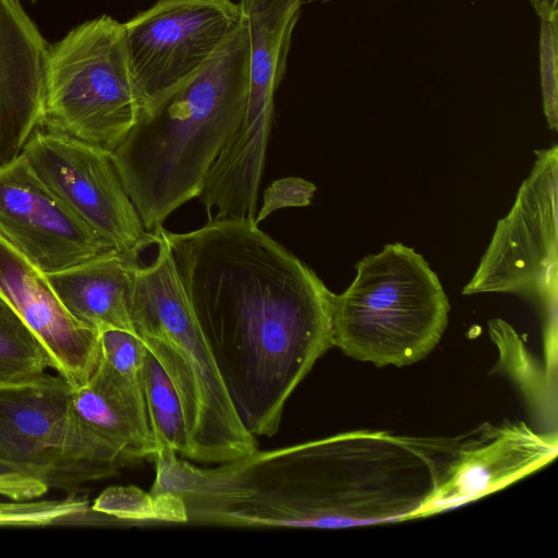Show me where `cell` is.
<instances>
[{
    "mask_svg": "<svg viewBox=\"0 0 558 558\" xmlns=\"http://www.w3.org/2000/svg\"><path fill=\"white\" fill-rule=\"evenodd\" d=\"M167 236L241 422L274 436L289 397L333 347L335 293L253 219H210Z\"/></svg>",
    "mask_w": 558,
    "mask_h": 558,
    "instance_id": "obj_1",
    "label": "cell"
},
{
    "mask_svg": "<svg viewBox=\"0 0 558 558\" xmlns=\"http://www.w3.org/2000/svg\"><path fill=\"white\" fill-rule=\"evenodd\" d=\"M244 24L192 80L150 110L112 151L146 231L202 192L205 177L239 126L248 97Z\"/></svg>",
    "mask_w": 558,
    "mask_h": 558,
    "instance_id": "obj_2",
    "label": "cell"
},
{
    "mask_svg": "<svg viewBox=\"0 0 558 558\" xmlns=\"http://www.w3.org/2000/svg\"><path fill=\"white\" fill-rule=\"evenodd\" d=\"M129 315L135 333L172 381L184 414L186 459L205 464L258 449L222 381L179 276L167 230L147 231L131 251Z\"/></svg>",
    "mask_w": 558,
    "mask_h": 558,
    "instance_id": "obj_3",
    "label": "cell"
},
{
    "mask_svg": "<svg viewBox=\"0 0 558 558\" xmlns=\"http://www.w3.org/2000/svg\"><path fill=\"white\" fill-rule=\"evenodd\" d=\"M351 284L332 301V344L376 366H407L439 342L448 296L428 262L402 243L386 244L355 265Z\"/></svg>",
    "mask_w": 558,
    "mask_h": 558,
    "instance_id": "obj_4",
    "label": "cell"
},
{
    "mask_svg": "<svg viewBox=\"0 0 558 558\" xmlns=\"http://www.w3.org/2000/svg\"><path fill=\"white\" fill-rule=\"evenodd\" d=\"M141 111L122 23L101 15L48 44L40 129L112 153Z\"/></svg>",
    "mask_w": 558,
    "mask_h": 558,
    "instance_id": "obj_5",
    "label": "cell"
},
{
    "mask_svg": "<svg viewBox=\"0 0 558 558\" xmlns=\"http://www.w3.org/2000/svg\"><path fill=\"white\" fill-rule=\"evenodd\" d=\"M71 391L61 375L47 373L0 387V465L70 490L133 464L78 420Z\"/></svg>",
    "mask_w": 558,
    "mask_h": 558,
    "instance_id": "obj_6",
    "label": "cell"
},
{
    "mask_svg": "<svg viewBox=\"0 0 558 558\" xmlns=\"http://www.w3.org/2000/svg\"><path fill=\"white\" fill-rule=\"evenodd\" d=\"M536 159L515 201L499 219L490 243L462 294L511 293L537 303L549 337L556 336L558 292V146Z\"/></svg>",
    "mask_w": 558,
    "mask_h": 558,
    "instance_id": "obj_7",
    "label": "cell"
},
{
    "mask_svg": "<svg viewBox=\"0 0 558 558\" xmlns=\"http://www.w3.org/2000/svg\"><path fill=\"white\" fill-rule=\"evenodd\" d=\"M243 24L241 5L231 0H159L123 23L142 111L198 74Z\"/></svg>",
    "mask_w": 558,
    "mask_h": 558,
    "instance_id": "obj_8",
    "label": "cell"
},
{
    "mask_svg": "<svg viewBox=\"0 0 558 558\" xmlns=\"http://www.w3.org/2000/svg\"><path fill=\"white\" fill-rule=\"evenodd\" d=\"M303 0H241L247 29L248 97L242 120L211 172L227 186L256 190L262 180L274 117L275 93L283 78L293 29Z\"/></svg>",
    "mask_w": 558,
    "mask_h": 558,
    "instance_id": "obj_9",
    "label": "cell"
},
{
    "mask_svg": "<svg viewBox=\"0 0 558 558\" xmlns=\"http://www.w3.org/2000/svg\"><path fill=\"white\" fill-rule=\"evenodd\" d=\"M22 154L40 181L117 251L126 252L145 236L112 153L38 129Z\"/></svg>",
    "mask_w": 558,
    "mask_h": 558,
    "instance_id": "obj_10",
    "label": "cell"
},
{
    "mask_svg": "<svg viewBox=\"0 0 558 558\" xmlns=\"http://www.w3.org/2000/svg\"><path fill=\"white\" fill-rule=\"evenodd\" d=\"M0 235L46 274L117 251L40 181L23 154L0 166Z\"/></svg>",
    "mask_w": 558,
    "mask_h": 558,
    "instance_id": "obj_11",
    "label": "cell"
},
{
    "mask_svg": "<svg viewBox=\"0 0 558 558\" xmlns=\"http://www.w3.org/2000/svg\"><path fill=\"white\" fill-rule=\"evenodd\" d=\"M0 298L36 335L53 369L72 388L84 385L100 361L99 331L75 319L48 276L0 235Z\"/></svg>",
    "mask_w": 558,
    "mask_h": 558,
    "instance_id": "obj_12",
    "label": "cell"
},
{
    "mask_svg": "<svg viewBox=\"0 0 558 558\" xmlns=\"http://www.w3.org/2000/svg\"><path fill=\"white\" fill-rule=\"evenodd\" d=\"M48 43L19 0H0V166L41 128Z\"/></svg>",
    "mask_w": 558,
    "mask_h": 558,
    "instance_id": "obj_13",
    "label": "cell"
},
{
    "mask_svg": "<svg viewBox=\"0 0 558 558\" xmlns=\"http://www.w3.org/2000/svg\"><path fill=\"white\" fill-rule=\"evenodd\" d=\"M71 402L78 420L133 464L156 459L159 449L141 381L124 377L101 355L88 380L72 388Z\"/></svg>",
    "mask_w": 558,
    "mask_h": 558,
    "instance_id": "obj_14",
    "label": "cell"
},
{
    "mask_svg": "<svg viewBox=\"0 0 558 558\" xmlns=\"http://www.w3.org/2000/svg\"><path fill=\"white\" fill-rule=\"evenodd\" d=\"M557 451L556 441L527 430L506 428L487 446L461 456L424 509V513L474 499L545 463Z\"/></svg>",
    "mask_w": 558,
    "mask_h": 558,
    "instance_id": "obj_15",
    "label": "cell"
},
{
    "mask_svg": "<svg viewBox=\"0 0 558 558\" xmlns=\"http://www.w3.org/2000/svg\"><path fill=\"white\" fill-rule=\"evenodd\" d=\"M47 276L80 323L99 332L111 328L133 332L129 315L130 250L110 252Z\"/></svg>",
    "mask_w": 558,
    "mask_h": 558,
    "instance_id": "obj_16",
    "label": "cell"
},
{
    "mask_svg": "<svg viewBox=\"0 0 558 558\" xmlns=\"http://www.w3.org/2000/svg\"><path fill=\"white\" fill-rule=\"evenodd\" d=\"M141 384L158 453L172 451L186 458L187 434L179 395L147 348L144 352Z\"/></svg>",
    "mask_w": 558,
    "mask_h": 558,
    "instance_id": "obj_17",
    "label": "cell"
},
{
    "mask_svg": "<svg viewBox=\"0 0 558 558\" xmlns=\"http://www.w3.org/2000/svg\"><path fill=\"white\" fill-rule=\"evenodd\" d=\"M53 368L51 357L17 313L0 298V387L28 384Z\"/></svg>",
    "mask_w": 558,
    "mask_h": 558,
    "instance_id": "obj_18",
    "label": "cell"
},
{
    "mask_svg": "<svg viewBox=\"0 0 558 558\" xmlns=\"http://www.w3.org/2000/svg\"><path fill=\"white\" fill-rule=\"evenodd\" d=\"M92 508L87 499L71 496L63 499L0 501V526H47L78 520Z\"/></svg>",
    "mask_w": 558,
    "mask_h": 558,
    "instance_id": "obj_19",
    "label": "cell"
},
{
    "mask_svg": "<svg viewBox=\"0 0 558 558\" xmlns=\"http://www.w3.org/2000/svg\"><path fill=\"white\" fill-rule=\"evenodd\" d=\"M539 73L544 114L550 130L558 129V19L541 20Z\"/></svg>",
    "mask_w": 558,
    "mask_h": 558,
    "instance_id": "obj_20",
    "label": "cell"
},
{
    "mask_svg": "<svg viewBox=\"0 0 558 558\" xmlns=\"http://www.w3.org/2000/svg\"><path fill=\"white\" fill-rule=\"evenodd\" d=\"M100 355L124 377L141 381L146 347L133 332L122 329H105L99 332Z\"/></svg>",
    "mask_w": 558,
    "mask_h": 558,
    "instance_id": "obj_21",
    "label": "cell"
},
{
    "mask_svg": "<svg viewBox=\"0 0 558 558\" xmlns=\"http://www.w3.org/2000/svg\"><path fill=\"white\" fill-rule=\"evenodd\" d=\"M315 191L316 186L302 178L287 177L272 182L264 192L263 205L255 222L258 225L280 208L308 206Z\"/></svg>",
    "mask_w": 558,
    "mask_h": 558,
    "instance_id": "obj_22",
    "label": "cell"
},
{
    "mask_svg": "<svg viewBox=\"0 0 558 558\" xmlns=\"http://www.w3.org/2000/svg\"><path fill=\"white\" fill-rule=\"evenodd\" d=\"M40 481L12 468L0 465V496L12 500L37 499L48 492Z\"/></svg>",
    "mask_w": 558,
    "mask_h": 558,
    "instance_id": "obj_23",
    "label": "cell"
},
{
    "mask_svg": "<svg viewBox=\"0 0 558 558\" xmlns=\"http://www.w3.org/2000/svg\"><path fill=\"white\" fill-rule=\"evenodd\" d=\"M541 20L558 19V0H530Z\"/></svg>",
    "mask_w": 558,
    "mask_h": 558,
    "instance_id": "obj_24",
    "label": "cell"
},
{
    "mask_svg": "<svg viewBox=\"0 0 558 558\" xmlns=\"http://www.w3.org/2000/svg\"><path fill=\"white\" fill-rule=\"evenodd\" d=\"M322 1L327 2V1H331V0H322Z\"/></svg>",
    "mask_w": 558,
    "mask_h": 558,
    "instance_id": "obj_25",
    "label": "cell"
},
{
    "mask_svg": "<svg viewBox=\"0 0 558 558\" xmlns=\"http://www.w3.org/2000/svg\"><path fill=\"white\" fill-rule=\"evenodd\" d=\"M20 1V0H19ZM31 1H36V0H31Z\"/></svg>",
    "mask_w": 558,
    "mask_h": 558,
    "instance_id": "obj_26",
    "label": "cell"
}]
</instances>
